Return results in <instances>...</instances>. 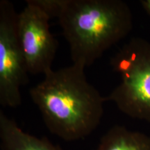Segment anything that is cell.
<instances>
[{
  "label": "cell",
  "instance_id": "7a4b0ae2",
  "mask_svg": "<svg viewBox=\"0 0 150 150\" xmlns=\"http://www.w3.org/2000/svg\"><path fill=\"white\" fill-rule=\"evenodd\" d=\"M57 18L74 64L86 68L131 32L133 18L121 0H36Z\"/></svg>",
  "mask_w": 150,
  "mask_h": 150
},
{
  "label": "cell",
  "instance_id": "8992f818",
  "mask_svg": "<svg viewBox=\"0 0 150 150\" xmlns=\"http://www.w3.org/2000/svg\"><path fill=\"white\" fill-rule=\"evenodd\" d=\"M0 150H62L48 138H39L21 129L0 110Z\"/></svg>",
  "mask_w": 150,
  "mask_h": 150
},
{
  "label": "cell",
  "instance_id": "52a82bcc",
  "mask_svg": "<svg viewBox=\"0 0 150 150\" xmlns=\"http://www.w3.org/2000/svg\"><path fill=\"white\" fill-rule=\"evenodd\" d=\"M94 150H150V137L115 125L102 136Z\"/></svg>",
  "mask_w": 150,
  "mask_h": 150
},
{
  "label": "cell",
  "instance_id": "6da1fadb",
  "mask_svg": "<svg viewBox=\"0 0 150 150\" xmlns=\"http://www.w3.org/2000/svg\"><path fill=\"white\" fill-rule=\"evenodd\" d=\"M84 70L74 63L52 70L29 90L49 131L65 141L88 136L104 115L106 99L88 81Z\"/></svg>",
  "mask_w": 150,
  "mask_h": 150
},
{
  "label": "cell",
  "instance_id": "3957f363",
  "mask_svg": "<svg viewBox=\"0 0 150 150\" xmlns=\"http://www.w3.org/2000/svg\"><path fill=\"white\" fill-rule=\"evenodd\" d=\"M120 82L108 96L129 117L150 122V42L133 38L110 59Z\"/></svg>",
  "mask_w": 150,
  "mask_h": 150
},
{
  "label": "cell",
  "instance_id": "277c9868",
  "mask_svg": "<svg viewBox=\"0 0 150 150\" xmlns=\"http://www.w3.org/2000/svg\"><path fill=\"white\" fill-rule=\"evenodd\" d=\"M18 15L12 2L0 1V104L4 108L21 105V88L29 81L18 39Z\"/></svg>",
  "mask_w": 150,
  "mask_h": 150
},
{
  "label": "cell",
  "instance_id": "ba28073f",
  "mask_svg": "<svg viewBox=\"0 0 150 150\" xmlns=\"http://www.w3.org/2000/svg\"><path fill=\"white\" fill-rule=\"evenodd\" d=\"M141 4L147 13L150 15V0H142L141 1Z\"/></svg>",
  "mask_w": 150,
  "mask_h": 150
},
{
  "label": "cell",
  "instance_id": "5b68a950",
  "mask_svg": "<svg viewBox=\"0 0 150 150\" xmlns=\"http://www.w3.org/2000/svg\"><path fill=\"white\" fill-rule=\"evenodd\" d=\"M51 18L36 0H27L18 15V35L29 74L51 71L58 42L50 29Z\"/></svg>",
  "mask_w": 150,
  "mask_h": 150
}]
</instances>
